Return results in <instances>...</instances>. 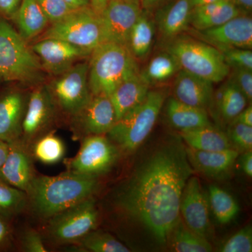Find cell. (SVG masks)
Returning <instances> with one entry per match:
<instances>
[{
  "label": "cell",
  "instance_id": "obj_1",
  "mask_svg": "<svg viewBox=\"0 0 252 252\" xmlns=\"http://www.w3.org/2000/svg\"><path fill=\"white\" fill-rule=\"evenodd\" d=\"M180 137L154 149L126 180L116 198L121 212L160 245L180 218L182 192L193 175Z\"/></svg>",
  "mask_w": 252,
  "mask_h": 252
},
{
  "label": "cell",
  "instance_id": "obj_2",
  "mask_svg": "<svg viewBox=\"0 0 252 252\" xmlns=\"http://www.w3.org/2000/svg\"><path fill=\"white\" fill-rule=\"evenodd\" d=\"M98 179L66 171L57 176H36L27 193L28 205L34 215L49 220L60 212L94 198Z\"/></svg>",
  "mask_w": 252,
  "mask_h": 252
},
{
  "label": "cell",
  "instance_id": "obj_3",
  "mask_svg": "<svg viewBox=\"0 0 252 252\" xmlns=\"http://www.w3.org/2000/svg\"><path fill=\"white\" fill-rule=\"evenodd\" d=\"M46 73L29 42L0 16V76L24 88L44 84Z\"/></svg>",
  "mask_w": 252,
  "mask_h": 252
},
{
  "label": "cell",
  "instance_id": "obj_4",
  "mask_svg": "<svg viewBox=\"0 0 252 252\" xmlns=\"http://www.w3.org/2000/svg\"><path fill=\"white\" fill-rule=\"evenodd\" d=\"M89 84L93 95L110 96L121 84L140 72L127 46L105 41L91 52Z\"/></svg>",
  "mask_w": 252,
  "mask_h": 252
},
{
  "label": "cell",
  "instance_id": "obj_5",
  "mask_svg": "<svg viewBox=\"0 0 252 252\" xmlns=\"http://www.w3.org/2000/svg\"><path fill=\"white\" fill-rule=\"evenodd\" d=\"M166 97V89L149 90L143 102L116 122L107 135L121 153H132L142 145L153 130Z\"/></svg>",
  "mask_w": 252,
  "mask_h": 252
},
{
  "label": "cell",
  "instance_id": "obj_6",
  "mask_svg": "<svg viewBox=\"0 0 252 252\" xmlns=\"http://www.w3.org/2000/svg\"><path fill=\"white\" fill-rule=\"evenodd\" d=\"M163 46L164 50L173 55L182 69L190 74L213 84L221 82L229 76L230 69L221 53L190 34L183 33Z\"/></svg>",
  "mask_w": 252,
  "mask_h": 252
},
{
  "label": "cell",
  "instance_id": "obj_7",
  "mask_svg": "<svg viewBox=\"0 0 252 252\" xmlns=\"http://www.w3.org/2000/svg\"><path fill=\"white\" fill-rule=\"evenodd\" d=\"M54 38L92 52L104 42L100 16L91 6L74 10L65 18L50 24L39 39Z\"/></svg>",
  "mask_w": 252,
  "mask_h": 252
},
{
  "label": "cell",
  "instance_id": "obj_8",
  "mask_svg": "<svg viewBox=\"0 0 252 252\" xmlns=\"http://www.w3.org/2000/svg\"><path fill=\"white\" fill-rule=\"evenodd\" d=\"M58 112L70 119L79 112L93 94L89 84V63L79 62L47 84Z\"/></svg>",
  "mask_w": 252,
  "mask_h": 252
},
{
  "label": "cell",
  "instance_id": "obj_9",
  "mask_svg": "<svg viewBox=\"0 0 252 252\" xmlns=\"http://www.w3.org/2000/svg\"><path fill=\"white\" fill-rule=\"evenodd\" d=\"M98 217L94 198H89L48 220L46 231L56 243H74L95 229Z\"/></svg>",
  "mask_w": 252,
  "mask_h": 252
},
{
  "label": "cell",
  "instance_id": "obj_10",
  "mask_svg": "<svg viewBox=\"0 0 252 252\" xmlns=\"http://www.w3.org/2000/svg\"><path fill=\"white\" fill-rule=\"evenodd\" d=\"M121 152L105 135H91L81 140L75 157L64 160L67 172L98 178L112 170Z\"/></svg>",
  "mask_w": 252,
  "mask_h": 252
},
{
  "label": "cell",
  "instance_id": "obj_11",
  "mask_svg": "<svg viewBox=\"0 0 252 252\" xmlns=\"http://www.w3.org/2000/svg\"><path fill=\"white\" fill-rule=\"evenodd\" d=\"M58 112L47 84L44 83L32 88L23 118L19 140L21 143L30 150L39 137L52 132Z\"/></svg>",
  "mask_w": 252,
  "mask_h": 252
},
{
  "label": "cell",
  "instance_id": "obj_12",
  "mask_svg": "<svg viewBox=\"0 0 252 252\" xmlns=\"http://www.w3.org/2000/svg\"><path fill=\"white\" fill-rule=\"evenodd\" d=\"M69 120L73 140H81L89 136L107 135L117 119L108 96L93 95Z\"/></svg>",
  "mask_w": 252,
  "mask_h": 252
},
{
  "label": "cell",
  "instance_id": "obj_13",
  "mask_svg": "<svg viewBox=\"0 0 252 252\" xmlns=\"http://www.w3.org/2000/svg\"><path fill=\"white\" fill-rule=\"evenodd\" d=\"M189 30L190 35L210 44L220 52L233 48L252 49V19L248 15H239L210 29Z\"/></svg>",
  "mask_w": 252,
  "mask_h": 252
},
{
  "label": "cell",
  "instance_id": "obj_14",
  "mask_svg": "<svg viewBox=\"0 0 252 252\" xmlns=\"http://www.w3.org/2000/svg\"><path fill=\"white\" fill-rule=\"evenodd\" d=\"M46 74L57 77L67 72L91 52L67 41L54 38L39 39L32 45Z\"/></svg>",
  "mask_w": 252,
  "mask_h": 252
},
{
  "label": "cell",
  "instance_id": "obj_15",
  "mask_svg": "<svg viewBox=\"0 0 252 252\" xmlns=\"http://www.w3.org/2000/svg\"><path fill=\"white\" fill-rule=\"evenodd\" d=\"M142 11L143 9L140 2L109 0L103 11L99 14L104 42L109 41L127 46L131 30Z\"/></svg>",
  "mask_w": 252,
  "mask_h": 252
},
{
  "label": "cell",
  "instance_id": "obj_16",
  "mask_svg": "<svg viewBox=\"0 0 252 252\" xmlns=\"http://www.w3.org/2000/svg\"><path fill=\"white\" fill-rule=\"evenodd\" d=\"M209 210L208 197L202 189L200 181L192 175L182 192L180 217L190 229L207 238L210 228Z\"/></svg>",
  "mask_w": 252,
  "mask_h": 252
},
{
  "label": "cell",
  "instance_id": "obj_17",
  "mask_svg": "<svg viewBox=\"0 0 252 252\" xmlns=\"http://www.w3.org/2000/svg\"><path fill=\"white\" fill-rule=\"evenodd\" d=\"M28 95L19 88L0 94V140L11 143L20 140Z\"/></svg>",
  "mask_w": 252,
  "mask_h": 252
},
{
  "label": "cell",
  "instance_id": "obj_18",
  "mask_svg": "<svg viewBox=\"0 0 252 252\" xmlns=\"http://www.w3.org/2000/svg\"><path fill=\"white\" fill-rule=\"evenodd\" d=\"M193 9L190 0H170L157 10L154 20L162 45L189 31Z\"/></svg>",
  "mask_w": 252,
  "mask_h": 252
},
{
  "label": "cell",
  "instance_id": "obj_19",
  "mask_svg": "<svg viewBox=\"0 0 252 252\" xmlns=\"http://www.w3.org/2000/svg\"><path fill=\"white\" fill-rule=\"evenodd\" d=\"M9 144V153L0 172L1 180L27 193L37 176L34 158L19 140Z\"/></svg>",
  "mask_w": 252,
  "mask_h": 252
},
{
  "label": "cell",
  "instance_id": "obj_20",
  "mask_svg": "<svg viewBox=\"0 0 252 252\" xmlns=\"http://www.w3.org/2000/svg\"><path fill=\"white\" fill-rule=\"evenodd\" d=\"M190 166L209 178L215 180L226 177L238 160L240 152L235 149L207 152L186 147Z\"/></svg>",
  "mask_w": 252,
  "mask_h": 252
},
{
  "label": "cell",
  "instance_id": "obj_21",
  "mask_svg": "<svg viewBox=\"0 0 252 252\" xmlns=\"http://www.w3.org/2000/svg\"><path fill=\"white\" fill-rule=\"evenodd\" d=\"M213 83L184 69L174 78L173 97L192 107L206 109L213 104Z\"/></svg>",
  "mask_w": 252,
  "mask_h": 252
},
{
  "label": "cell",
  "instance_id": "obj_22",
  "mask_svg": "<svg viewBox=\"0 0 252 252\" xmlns=\"http://www.w3.org/2000/svg\"><path fill=\"white\" fill-rule=\"evenodd\" d=\"M243 14L231 0H220L192 10L190 26L195 31H203L220 26Z\"/></svg>",
  "mask_w": 252,
  "mask_h": 252
},
{
  "label": "cell",
  "instance_id": "obj_23",
  "mask_svg": "<svg viewBox=\"0 0 252 252\" xmlns=\"http://www.w3.org/2000/svg\"><path fill=\"white\" fill-rule=\"evenodd\" d=\"M149 89L150 87L141 79L139 73L123 81L109 96L117 121L143 102Z\"/></svg>",
  "mask_w": 252,
  "mask_h": 252
},
{
  "label": "cell",
  "instance_id": "obj_24",
  "mask_svg": "<svg viewBox=\"0 0 252 252\" xmlns=\"http://www.w3.org/2000/svg\"><path fill=\"white\" fill-rule=\"evenodd\" d=\"M14 21L18 32L28 42L41 35L50 25L37 0H22Z\"/></svg>",
  "mask_w": 252,
  "mask_h": 252
},
{
  "label": "cell",
  "instance_id": "obj_25",
  "mask_svg": "<svg viewBox=\"0 0 252 252\" xmlns=\"http://www.w3.org/2000/svg\"><path fill=\"white\" fill-rule=\"evenodd\" d=\"M165 113L170 125L180 131L211 125L206 109L192 107L173 97L167 99Z\"/></svg>",
  "mask_w": 252,
  "mask_h": 252
},
{
  "label": "cell",
  "instance_id": "obj_26",
  "mask_svg": "<svg viewBox=\"0 0 252 252\" xmlns=\"http://www.w3.org/2000/svg\"><path fill=\"white\" fill-rule=\"evenodd\" d=\"M149 11L143 9L131 30L127 48L137 61L147 59L153 48L157 30Z\"/></svg>",
  "mask_w": 252,
  "mask_h": 252
},
{
  "label": "cell",
  "instance_id": "obj_27",
  "mask_svg": "<svg viewBox=\"0 0 252 252\" xmlns=\"http://www.w3.org/2000/svg\"><path fill=\"white\" fill-rule=\"evenodd\" d=\"M180 137L190 148L207 152L233 149L226 133L211 125L180 131Z\"/></svg>",
  "mask_w": 252,
  "mask_h": 252
},
{
  "label": "cell",
  "instance_id": "obj_28",
  "mask_svg": "<svg viewBox=\"0 0 252 252\" xmlns=\"http://www.w3.org/2000/svg\"><path fill=\"white\" fill-rule=\"evenodd\" d=\"M182 69L173 55L164 50L154 56L139 74L149 86H160L175 78Z\"/></svg>",
  "mask_w": 252,
  "mask_h": 252
},
{
  "label": "cell",
  "instance_id": "obj_29",
  "mask_svg": "<svg viewBox=\"0 0 252 252\" xmlns=\"http://www.w3.org/2000/svg\"><path fill=\"white\" fill-rule=\"evenodd\" d=\"M167 245L171 251L177 252H210L213 250L207 239L190 229L181 217L170 231Z\"/></svg>",
  "mask_w": 252,
  "mask_h": 252
},
{
  "label": "cell",
  "instance_id": "obj_30",
  "mask_svg": "<svg viewBox=\"0 0 252 252\" xmlns=\"http://www.w3.org/2000/svg\"><path fill=\"white\" fill-rule=\"evenodd\" d=\"M215 102L220 115L226 122H231L247 107L248 100L230 79H228L214 93Z\"/></svg>",
  "mask_w": 252,
  "mask_h": 252
},
{
  "label": "cell",
  "instance_id": "obj_31",
  "mask_svg": "<svg viewBox=\"0 0 252 252\" xmlns=\"http://www.w3.org/2000/svg\"><path fill=\"white\" fill-rule=\"evenodd\" d=\"M207 197L210 207L219 223L227 224L234 220L240 207L233 195L218 186L210 185Z\"/></svg>",
  "mask_w": 252,
  "mask_h": 252
},
{
  "label": "cell",
  "instance_id": "obj_32",
  "mask_svg": "<svg viewBox=\"0 0 252 252\" xmlns=\"http://www.w3.org/2000/svg\"><path fill=\"white\" fill-rule=\"evenodd\" d=\"M65 151L64 142L53 132L41 136L30 149L34 160L45 165H54L62 160Z\"/></svg>",
  "mask_w": 252,
  "mask_h": 252
},
{
  "label": "cell",
  "instance_id": "obj_33",
  "mask_svg": "<svg viewBox=\"0 0 252 252\" xmlns=\"http://www.w3.org/2000/svg\"><path fill=\"white\" fill-rule=\"evenodd\" d=\"M79 251L129 252L130 250L115 237L102 230H93L75 243Z\"/></svg>",
  "mask_w": 252,
  "mask_h": 252
},
{
  "label": "cell",
  "instance_id": "obj_34",
  "mask_svg": "<svg viewBox=\"0 0 252 252\" xmlns=\"http://www.w3.org/2000/svg\"><path fill=\"white\" fill-rule=\"evenodd\" d=\"M27 193L0 180V215L11 217L21 213L28 207Z\"/></svg>",
  "mask_w": 252,
  "mask_h": 252
},
{
  "label": "cell",
  "instance_id": "obj_35",
  "mask_svg": "<svg viewBox=\"0 0 252 252\" xmlns=\"http://www.w3.org/2000/svg\"><path fill=\"white\" fill-rule=\"evenodd\" d=\"M226 135L233 148L239 152L252 150V126L230 122Z\"/></svg>",
  "mask_w": 252,
  "mask_h": 252
},
{
  "label": "cell",
  "instance_id": "obj_36",
  "mask_svg": "<svg viewBox=\"0 0 252 252\" xmlns=\"http://www.w3.org/2000/svg\"><path fill=\"white\" fill-rule=\"evenodd\" d=\"M219 252H252V228L248 225L230 237L221 244Z\"/></svg>",
  "mask_w": 252,
  "mask_h": 252
},
{
  "label": "cell",
  "instance_id": "obj_37",
  "mask_svg": "<svg viewBox=\"0 0 252 252\" xmlns=\"http://www.w3.org/2000/svg\"><path fill=\"white\" fill-rule=\"evenodd\" d=\"M223 61L230 69H248L252 71V49L233 48L221 51Z\"/></svg>",
  "mask_w": 252,
  "mask_h": 252
},
{
  "label": "cell",
  "instance_id": "obj_38",
  "mask_svg": "<svg viewBox=\"0 0 252 252\" xmlns=\"http://www.w3.org/2000/svg\"><path fill=\"white\" fill-rule=\"evenodd\" d=\"M50 24L58 22L74 11L64 0H37Z\"/></svg>",
  "mask_w": 252,
  "mask_h": 252
},
{
  "label": "cell",
  "instance_id": "obj_39",
  "mask_svg": "<svg viewBox=\"0 0 252 252\" xmlns=\"http://www.w3.org/2000/svg\"><path fill=\"white\" fill-rule=\"evenodd\" d=\"M230 79L246 97L248 102L252 99V71L248 69H232Z\"/></svg>",
  "mask_w": 252,
  "mask_h": 252
},
{
  "label": "cell",
  "instance_id": "obj_40",
  "mask_svg": "<svg viewBox=\"0 0 252 252\" xmlns=\"http://www.w3.org/2000/svg\"><path fill=\"white\" fill-rule=\"evenodd\" d=\"M21 246L23 252H48L40 233L34 229H28L23 233L21 239Z\"/></svg>",
  "mask_w": 252,
  "mask_h": 252
},
{
  "label": "cell",
  "instance_id": "obj_41",
  "mask_svg": "<svg viewBox=\"0 0 252 252\" xmlns=\"http://www.w3.org/2000/svg\"><path fill=\"white\" fill-rule=\"evenodd\" d=\"M22 0H0V16L14 21L15 16Z\"/></svg>",
  "mask_w": 252,
  "mask_h": 252
},
{
  "label": "cell",
  "instance_id": "obj_42",
  "mask_svg": "<svg viewBox=\"0 0 252 252\" xmlns=\"http://www.w3.org/2000/svg\"><path fill=\"white\" fill-rule=\"evenodd\" d=\"M11 238V229L6 218L0 215V250L9 245Z\"/></svg>",
  "mask_w": 252,
  "mask_h": 252
},
{
  "label": "cell",
  "instance_id": "obj_43",
  "mask_svg": "<svg viewBox=\"0 0 252 252\" xmlns=\"http://www.w3.org/2000/svg\"><path fill=\"white\" fill-rule=\"evenodd\" d=\"M240 165L242 171L249 177H252V150L243 152L240 158Z\"/></svg>",
  "mask_w": 252,
  "mask_h": 252
},
{
  "label": "cell",
  "instance_id": "obj_44",
  "mask_svg": "<svg viewBox=\"0 0 252 252\" xmlns=\"http://www.w3.org/2000/svg\"><path fill=\"white\" fill-rule=\"evenodd\" d=\"M231 122L240 123L245 125L252 126V104H250L248 107H245Z\"/></svg>",
  "mask_w": 252,
  "mask_h": 252
},
{
  "label": "cell",
  "instance_id": "obj_45",
  "mask_svg": "<svg viewBox=\"0 0 252 252\" xmlns=\"http://www.w3.org/2000/svg\"><path fill=\"white\" fill-rule=\"evenodd\" d=\"M9 143L0 140V172H1V168L6 161L8 153H9ZM0 180H1V177H0Z\"/></svg>",
  "mask_w": 252,
  "mask_h": 252
},
{
  "label": "cell",
  "instance_id": "obj_46",
  "mask_svg": "<svg viewBox=\"0 0 252 252\" xmlns=\"http://www.w3.org/2000/svg\"><path fill=\"white\" fill-rule=\"evenodd\" d=\"M64 1L74 10L91 6V0H64Z\"/></svg>",
  "mask_w": 252,
  "mask_h": 252
},
{
  "label": "cell",
  "instance_id": "obj_47",
  "mask_svg": "<svg viewBox=\"0 0 252 252\" xmlns=\"http://www.w3.org/2000/svg\"><path fill=\"white\" fill-rule=\"evenodd\" d=\"M166 0H140V5L142 9L149 11L162 4Z\"/></svg>",
  "mask_w": 252,
  "mask_h": 252
},
{
  "label": "cell",
  "instance_id": "obj_48",
  "mask_svg": "<svg viewBox=\"0 0 252 252\" xmlns=\"http://www.w3.org/2000/svg\"><path fill=\"white\" fill-rule=\"evenodd\" d=\"M109 1V0H91V7L96 13L100 14L108 4Z\"/></svg>",
  "mask_w": 252,
  "mask_h": 252
},
{
  "label": "cell",
  "instance_id": "obj_49",
  "mask_svg": "<svg viewBox=\"0 0 252 252\" xmlns=\"http://www.w3.org/2000/svg\"><path fill=\"white\" fill-rule=\"evenodd\" d=\"M243 12H250L252 8V0H231Z\"/></svg>",
  "mask_w": 252,
  "mask_h": 252
},
{
  "label": "cell",
  "instance_id": "obj_50",
  "mask_svg": "<svg viewBox=\"0 0 252 252\" xmlns=\"http://www.w3.org/2000/svg\"><path fill=\"white\" fill-rule=\"evenodd\" d=\"M193 7L195 6H202L210 3L215 2V1H220V0H190Z\"/></svg>",
  "mask_w": 252,
  "mask_h": 252
},
{
  "label": "cell",
  "instance_id": "obj_51",
  "mask_svg": "<svg viewBox=\"0 0 252 252\" xmlns=\"http://www.w3.org/2000/svg\"><path fill=\"white\" fill-rule=\"evenodd\" d=\"M126 1H134V2H140V0H126Z\"/></svg>",
  "mask_w": 252,
  "mask_h": 252
},
{
  "label": "cell",
  "instance_id": "obj_52",
  "mask_svg": "<svg viewBox=\"0 0 252 252\" xmlns=\"http://www.w3.org/2000/svg\"><path fill=\"white\" fill-rule=\"evenodd\" d=\"M4 82V81H3V79H1V76H0V86H1V84Z\"/></svg>",
  "mask_w": 252,
  "mask_h": 252
}]
</instances>
